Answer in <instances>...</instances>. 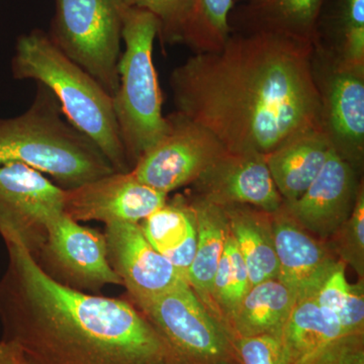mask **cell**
<instances>
[{
	"instance_id": "cell-32",
	"label": "cell",
	"mask_w": 364,
	"mask_h": 364,
	"mask_svg": "<svg viewBox=\"0 0 364 364\" xmlns=\"http://www.w3.org/2000/svg\"><path fill=\"white\" fill-rule=\"evenodd\" d=\"M178 0H126L127 6L146 9L157 16L160 28L171 18ZM159 28V31H160Z\"/></svg>"
},
{
	"instance_id": "cell-28",
	"label": "cell",
	"mask_w": 364,
	"mask_h": 364,
	"mask_svg": "<svg viewBox=\"0 0 364 364\" xmlns=\"http://www.w3.org/2000/svg\"><path fill=\"white\" fill-rule=\"evenodd\" d=\"M237 364H291L282 336L232 337Z\"/></svg>"
},
{
	"instance_id": "cell-6",
	"label": "cell",
	"mask_w": 364,
	"mask_h": 364,
	"mask_svg": "<svg viewBox=\"0 0 364 364\" xmlns=\"http://www.w3.org/2000/svg\"><path fill=\"white\" fill-rule=\"evenodd\" d=\"M55 1L50 39L114 97L119 87L126 0Z\"/></svg>"
},
{
	"instance_id": "cell-25",
	"label": "cell",
	"mask_w": 364,
	"mask_h": 364,
	"mask_svg": "<svg viewBox=\"0 0 364 364\" xmlns=\"http://www.w3.org/2000/svg\"><path fill=\"white\" fill-rule=\"evenodd\" d=\"M249 289L250 282L247 267L236 242L228 231L224 252L213 282L212 293L214 305L218 306L220 318L227 329L230 318Z\"/></svg>"
},
{
	"instance_id": "cell-12",
	"label": "cell",
	"mask_w": 364,
	"mask_h": 364,
	"mask_svg": "<svg viewBox=\"0 0 364 364\" xmlns=\"http://www.w3.org/2000/svg\"><path fill=\"white\" fill-rule=\"evenodd\" d=\"M104 235L109 265L136 306L186 282L151 245L140 224L112 223Z\"/></svg>"
},
{
	"instance_id": "cell-4",
	"label": "cell",
	"mask_w": 364,
	"mask_h": 364,
	"mask_svg": "<svg viewBox=\"0 0 364 364\" xmlns=\"http://www.w3.org/2000/svg\"><path fill=\"white\" fill-rule=\"evenodd\" d=\"M11 72L18 80L46 86L66 119L102 150L117 172L130 171L112 97L85 69L64 54L41 30L16 41Z\"/></svg>"
},
{
	"instance_id": "cell-31",
	"label": "cell",
	"mask_w": 364,
	"mask_h": 364,
	"mask_svg": "<svg viewBox=\"0 0 364 364\" xmlns=\"http://www.w3.org/2000/svg\"><path fill=\"white\" fill-rule=\"evenodd\" d=\"M345 334H364V284L363 279L350 284L348 299L338 314Z\"/></svg>"
},
{
	"instance_id": "cell-1",
	"label": "cell",
	"mask_w": 364,
	"mask_h": 364,
	"mask_svg": "<svg viewBox=\"0 0 364 364\" xmlns=\"http://www.w3.org/2000/svg\"><path fill=\"white\" fill-rule=\"evenodd\" d=\"M315 42L254 28L222 50L189 57L170 76L176 112L227 151L267 155L291 139L324 131Z\"/></svg>"
},
{
	"instance_id": "cell-3",
	"label": "cell",
	"mask_w": 364,
	"mask_h": 364,
	"mask_svg": "<svg viewBox=\"0 0 364 364\" xmlns=\"http://www.w3.org/2000/svg\"><path fill=\"white\" fill-rule=\"evenodd\" d=\"M4 163L28 165L51 176L63 189L116 172L102 150L66 119L51 91L40 83L25 112L0 117V164Z\"/></svg>"
},
{
	"instance_id": "cell-29",
	"label": "cell",
	"mask_w": 364,
	"mask_h": 364,
	"mask_svg": "<svg viewBox=\"0 0 364 364\" xmlns=\"http://www.w3.org/2000/svg\"><path fill=\"white\" fill-rule=\"evenodd\" d=\"M293 364H364V334L334 340Z\"/></svg>"
},
{
	"instance_id": "cell-5",
	"label": "cell",
	"mask_w": 364,
	"mask_h": 364,
	"mask_svg": "<svg viewBox=\"0 0 364 364\" xmlns=\"http://www.w3.org/2000/svg\"><path fill=\"white\" fill-rule=\"evenodd\" d=\"M160 23L146 9L126 6L119 60V87L112 97L119 135L131 169L168 130L162 114V95L153 62Z\"/></svg>"
},
{
	"instance_id": "cell-23",
	"label": "cell",
	"mask_w": 364,
	"mask_h": 364,
	"mask_svg": "<svg viewBox=\"0 0 364 364\" xmlns=\"http://www.w3.org/2000/svg\"><path fill=\"white\" fill-rule=\"evenodd\" d=\"M344 336L348 335L336 314L322 308L314 298L296 301L282 333L291 364Z\"/></svg>"
},
{
	"instance_id": "cell-19",
	"label": "cell",
	"mask_w": 364,
	"mask_h": 364,
	"mask_svg": "<svg viewBox=\"0 0 364 364\" xmlns=\"http://www.w3.org/2000/svg\"><path fill=\"white\" fill-rule=\"evenodd\" d=\"M221 207L230 234L247 267L250 289L267 280L279 279L272 214L245 205Z\"/></svg>"
},
{
	"instance_id": "cell-22",
	"label": "cell",
	"mask_w": 364,
	"mask_h": 364,
	"mask_svg": "<svg viewBox=\"0 0 364 364\" xmlns=\"http://www.w3.org/2000/svg\"><path fill=\"white\" fill-rule=\"evenodd\" d=\"M296 299L279 279H270L249 289L228 324L231 337L257 335L282 336Z\"/></svg>"
},
{
	"instance_id": "cell-9",
	"label": "cell",
	"mask_w": 364,
	"mask_h": 364,
	"mask_svg": "<svg viewBox=\"0 0 364 364\" xmlns=\"http://www.w3.org/2000/svg\"><path fill=\"white\" fill-rule=\"evenodd\" d=\"M167 119L168 130L131 169L139 181L165 195L195 183L227 151L210 131L179 112Z\"/></svg>"
},
{
	"instance_id": "cell-14",
	"label": "cell",
	"mask_w": 364,
	"mask_h": 364,
	"mask_svg": "<svg viewBox=\"0 0 364 364\" xmlns=\"http://www.w3.org/2000/svg\"><path fill=\"white\" fill-rule=\"evenodd\" d=\"M200 196L219 205H245L273 214L284 205L264 155L226 151L195 182Z\"/></svg>"
},
{
	"instance_id": "cell-17",
	"label": "cell",
	"mask_w": 364,
	"mask_h": 364,
	"mask_svg": "<svg viewBox=\"0 0 364 364\" xmlns=\"http://www.w3.org/2000/svg\"><path fill=\"white\" fill-rule=\"evenodd\" d=\"M334 150L324 131H311L265 155L273 182L284 203L305 193Z\"/></svg>"
},
{
	"instance_id": "cell-34",
	"label": "cell",
	"mask_w": 364,
	"mask_h": 364,
	"mask_svg": "<svg viewBox=\"0 0 364 364\" xmlns=\"http://www.w3.org/2000/svg\"><path fill=\"white\" fill-rule=\"evenodd\" d=\"M251 4H259V2L264 1V0H248Z\"/></svg>"
},
{
	"instance_id": "cell-18",
	"label": "cell",
	"mask_w": 364,
	"mask_h": 364,
	"mask_svg": "<svg viewBox=\"0 0 364 364\" xmlns=\"http://www.w3.org/2000/svg\"><path fill=\"white\" fill-rule=\"evenodd\" d=\"M234 0H178L171 18L160 28L164 42L181 43L196 54L218 52L229 40V14Z\"/></svg>"
},
{
	"instance_id": "cell-13",
	"label": "cell",
	"mask_w": 364,
	"mask_h": 364,
	"mask_svg": "<svg viewBox=\"0 0 364 364\" xmlns=\"http://www.w3.org/2000/svg\"><path fill=\"white\" fill-rule=\"evenodd\" d=\"M359 186L353 166L333 150L305 193L282 208L309 233L331 238L350 217Z\"/></svg>"
},
{
	"instance_id": "cell-11",
	"label": "cell",
	"mask_w": 364,
	"mask_h": 364,
	"mask_svg": "<svg viewBox=\"0 0 364 364\" xmlns=\"http://www.w3.org/2000/svg\"><path fill=\"white\" fill-rule=\"evenodd\" d=\"M167 202L130 171L114 172L64 191V213L76 222L140 224Z\"/></svg>"
},
{
	"instance_id": "cell-8",
	"label": "cell",
	"mask_w": 364,
	"mask_h": 364,
	"mask_svg": "<svg viewBox=\"0 0 364 364\" xmlns=\"http://www.w3.org/2000/svg\"><path fill=\"white\" fill-rule=\"evenodd\" d=\"M64 191L28 165L0 164V236L6 245L20 246L35 259L50 225L64 213Z\"/></svg>"
},
{
	"instance_id": "cell-27",
	"label": "cell",
	"mask_w": 364,
	"mask_h": 364,
	"mask_svg": "<svg viewBox=\"0 0 364 364\" xmlns=\"http://www.w3.org/2000/svg\"><path fill=\"white\" fill-rule=\"evenodd\" d=\"M342 65L364 70V0H343L341 11Z\"/></svg>"
},
{
	"instance_id": "cell-21",
	"label": "cell",
	"mask_w": 364,
	"mask_h": 364,
	"mask_svg": "<svg viewBox=\"0 0 364 364\" xmlns=\"http://www.w3.org/2000/svg\"><path fill=\"white\" fill-rule=\"evenodd\" d=\"M189 202L195 214L196 249L186 280L203 305L207 304L212 309L213 282L224 252L229 228L221 205L200 196ZM210 311L213 313V309Z\"/></svg>"
},
{
	"instance_id": "cell-16",
	"label": "cell",
	"mask_w": 364,
	"mask_h": 364,
	"mask_svg": "<svg viewBox=\"0 0 364 364\" xmlns=\"http://www.w3.org/2000/svg\"><path fill=\"white\" fill-rule=\"evenodd\" d=\"M318 86L326 135L353 166L363 160L364 151V70L348 68L336 60Z\"/></svg>"
},
{
	"instance_id": "cell-15",
	"label": "cell",
	"mask_w": 364,
	"mask_h": 364,
	"mask_svg": "<svg viewBox=\"0 0 364 364\" xmlns=\"http://www.w3.org/2000/svg\"><path fill=\"white\" fill-rule=\"evenodd\" d=\"M273 240L279 263V279L296 301L315 298L341 261L280 208L272 214Z\"/></svg>"
},
{
	"instance_id": "cell-26",
	"label": "cell",
	"mask_w": 364,
	"mask_h": 364,
	"mask_svg": "<svg viewBox=\"0 0 364 364\" xmlns=\"http://www.w3.org/2000/svg\"><path fill=\"white\" fill-rule=\"evenodd\" d=\"M334 251L340 261L350 265L363 279L364 275V193L359 186L350 217L333 235Z\"/></svg>"
},
{
	"instance_id": "cell-30",
	"label": "cell",
	"mask_w": 364,
	"mask_h": 364,
	"mask_svg": "<svg viewBox=\"0 0 364 364\" xmlns=\"http://www.w3.org/2000/svg\"><path fill=\"white\" fill-rule=\"evenodd\" d=\"M349 291L350 284L347 282L345 265L341 262L325 280L314 299L322 308L331 311L338 317V314L341 312L348 299Z\"/></svg>"
},
{
	"instance_id": "cell-20",
	"label": "cell",
	"mask_w": 364,
	"mask_h": 364,
	"mask_svg": "<svg viewBox=\"0 0 364 364\" xmlns=\"http://www.w3.org/2000/svg\"><path fill=\"white\" fill-rule=\"evenodd\" d=\"M140 227L155 250L188 279L196 249V219L191 202L183 196L167 200L141 222Z\"/></svg>"
},
{
	"instance_id": "cell-10",
	"label": "cell",
	"mask_w": 364,
	"mask_h": 364,
	"mask_svg": "<svg viewBox=\"0 0 364 364\" xmlns=\"http://www.w3.org/2000/svg\"><path fill=\"white\" fill-rule=\"evenodd\" d=\"M35 261L50 279L82 293L95 294L107 286H122L107 260L105 235L65 213L50 225Z\"/></svg>"
},
{
	"instance_id": "cell-24",
	"label": "cell",
	"mask_w": 364,
	"mask_h": 364,
	"mask_svg": "<svg viewBox=\"0 0 364 364\" xmlns=\"http://www.w3.org/2000/svg\"><path fill=\"white\" fill-rule=\"evenodd\" d=\"M324 0H264L251 4L254 28L289 33L316 43L317 21Z\"/></svg>"
},
{
	"instance_id": "cell-7",
	"label": "cell",
	"mask_w": 364,
	"mask_h": 364,
	"mask_svg": "<svg viewBox=\"0 0 364 364\" xmlns=\"http://www.w3.org/2000/svg\"><path fill=\"white\" fill-rule=\"evenodd\" d=\"M181 364H237L232 337L186 282L138 306Z\"/></svg>"
},
{
	"instance_id": "cell-33",
	"label": "cell",
	"mask_w": 364,
	"mask_h": 364,
	"mask_svg": "<svg viewBox=\"0 0 364 364\" xmlns=\"http://www.w3.org/2000/svg\"><path fill=\"white\" fill-rule=\"evenodd\" d=\"M0 364H28L20 347L6 340H0Z\"/></svg>"
},
{
	"instance_id": "cell-2",
	"label": "cell",
	"mask_w": 364,
	"mask_h": 364,
	"mask_svg": "<svg viewBox=\"0 0 364 364\" xmlns=\"http://www.w3.org/2000/svg\"><path fill=\"white\" fill-rule=\"evenodd\" d=\"M6 248L1 339L20 347L28 364H181L130 301L62 286L25 249Z\"/></svg>"
}]
</instances>
